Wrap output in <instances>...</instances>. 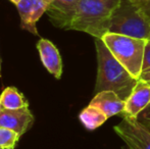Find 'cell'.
I'll list each match as a JSON object with an SVG mask.
<instances>
[{
	"mask_svg": "<svg viewBox=\"0 0 150 149\" xmlns=\"http://www.w3.org/2000/svg\"><path fill=\"white\" fill-rule=\"evenodd\" d=\"M95 48L98 68L94 93L113 91L126 101L138 84L139 80L133 77L112 55L102 39L95 38Z\"/></svg>",
	"mask_w": 150,
	"mask_h": 149,
	"instance_id": "1",
	"label": "cell"
},
{
	"mask_svg": "<svg viewBox=\"0 0 150 149\" xmlns=\"http://www.w3.org/2000/svg\"><path fill=\"white\" fill-rule=\"evenodd\" d=\"M150 72V39L147 40L144 49V57H143L142 64V74L143 73Z\"/></svg>",
	"mask_w": 150,
	"mask_h": 149,
	"instance_id": "17",
	"label": "cell"
},
{
	"mask_svg": "<svg viewBox=\"0 0 150 149\" xmlns=\"http://www.w3.org/2000/svg\"><path fill=\"white\" fill-rule=\"evenodd\" d=\"M89 105L95 106L102 110L109 119L113 115L120 114L124 112L126 101L113 91H101L95 94Z\"/></svg>",
	"mask_w": 150,
	"mask_h": 149,
	"instance_id": "10",
	"label": "cell"
},
{
	"mask_svg": "<svg viewBox=\"0 0 150 149\" xmlns=\"http://www.w3.org/2000/svg\"><path fill=\"white\" fill-rule=\"evenodd\" d=\"M32 5H33V0H21L18 4H16L21 18V28L23 30L27 31L28 29Z\"/></svg>",
	"mask_w": 150,
	"mask_h": 149,
	"instance_id": "15",
	"label": "cell"
},
{
	"mask_svg": "<svg viewBox=\"0 0 150 149\" xmlns=\"http://www.w3.org/2000/svg\"><path fill=\"white\" fill-rule=\"evenodd\" d=\"M150 104V82L139 80L138 84L131 95L126 100V106L124 112L120 113L122 117L137 119L145 108Z\"/></svg>",
	"mask_w": 150,
	"mask_h": 149,
	"instance_id": "7",
	"label": "cell"
},
{
	"mask_svg": "<svg viewBox=\"0 0 150 149\" xmlns=\"http://www.w3.org/2000/svg\"><path fill=\"white\" fill-rule=\"evenodd\" d=\"M0 77H1V60H0Z\"/></svg>",
	"mask_w": 150,
	"mask_h": 149,
	"instance_id": "21",
	"label": "cell"
},
{
	"mask_svg": "<svg viewBox=\"0 0 150 149\" xmlns=\"http://www.w3.org/2000/svg\"><path fill=\"white\" fill-rule=\"evenodd\" d=\"M120 3V0H80L69 30L101 39L108 33L111 16Z\"/></svg>",
	"mask_w": 150,
	"mask_h": 149,
	"instance_id": "2",
	"label": "cell"
},
{
	"mask_svg": "<svg viewBox=\"0 0 150 149\" xmlns=\"http://www.w3.org/2000/svg\"><path fill=\"white\" fill-rule=\"evenodd\" d=\"M141 81H144V82H150V72H147V73H143L141 75L140 79Z\"/></svg>",
	"mask_w": 150,
	"mask_h": 149,
	"instance_id": "19",
	"label": "cell"
},
{
	"mask_svg": "<svg viewBox=\"0 0 150 149\" xmlns=\"http://www.w3.org/2000/svg\"><path fill=\"white\" fill-rule=\"evenodd\" d=\"M107 115L102 110L92 105H88L79 114V119L87 130L93 131L102 126L107 121Z\"/></svg>",
	"mask_w": 150,
	"mask_h": 149,
	"instance_id": "12",
	"label": "cell"
},
{
	"mask_svg": "<svg viewBox=\"0 0 150 149\" xmlns=\"http://www.w3.org/2000/svg\"><path fill=\"white\" fill-rule=\"evenodd\" d=\"M137 119L150 130V104L138 115Z\"/></svg>",
	"mask_w": 150,
	"mask_h": 149,
	"instance_id": "18",
	"label": "cell"
},
{
	"mask_svg": "<svg viewBox=\"0 0 150 149\" xmlns=\"http://www.w3.org/2000/svg\"><path fill=\"white\" fill-rule=\"evenodd\" d=\"M9 1H10V2H12L13 4H18V2L21 1V0H9Z\"/></svg>",
	"mask_w": 150,
	"mask_h": 149,
	"instance_id": "20",
	"label": "cell"
},
{
	"mask_svg": "<svg viewBox=\"0 0 150 149\" xmlns=\"http://www.w3.org/2000/svg\"><path fill=\"white\" fill-rule=\"evenodd\" d=\"M3 109V108H2V106H1V102H0V112H1V110Z\"/></svg>",
	"mask_w": 150,
	"mask_h": 149,
	"instance_id": "22",
	"label": "cell"
},
{
	"mask_svg": "<svg viewBox=\"0 0 150 149\" xmlns=\"http://www.w3.org/2000/svg\"><path fill=\"white\" fill-rule=\"evenodd\" d=\"M80 0H50L47 16L54 27L69 30Z\"/></svg>",
	"mask_w": 150,
	"mask_h": 149,
	"instance_id": "6",
	"label": "cell"
},
{
	"mask_svg": "<svg viewBox=\"0 0 150 149\" xmlns=\"http://www.w3.org/2000/svg\"><path fill=\"white\" fill-rule=\"evenodd\" d=\"M0 102L3 109L16 110L28 108L29 102L16 87H6L0 94Z\"/></svg>",
	"mask_w": 150,
	"mask_h": 149,
	"instance_id": "11",
	"label": "cell"
},
{
	"mask_svg": "<svg viewBox=\"0 0 150 149\" xmlns=\"http://www.w3.org/2000/svg\"><path fill=\"white\" fill-rule=\"evenodd\" d=\"M101 39L112 55L130 72V74L136 79H140L147 40L115 33H106Z\"/></svg>",
	"mask_w": 150,
	"mask_h": 149,
	"instance_id": "3",
	"label": "cell"
},
{
	"mask_svg": "<svg viewBox=\"0 0 150 149\" xmlns=\"http://www.w3.org/2000/svg\"><path fill=\"white\" fill-rule=\"evenodd\" d=\"M50 7V0H33V5H32L30 20L27 31L31 34L38 36L39 33L37 31V22L41 18L44 13L47 12Z\"/></svg>",
	"mask_w": 150,
	"mask_h": 149,
	"instance_id": "13",
	"label": "cell"
},
{
	"mask_svg": "<svg viewBox=\"0 0 150 149\" xmlns=\"http://www.w3.org/2000/svg\"><path fill=\"white\" fill-rule=\"evenodd\" d=\"M108 33L148 40L150 22L131 0H120L111 16Z\"/></svg>",
	"mask_w": 150,
	"mask_h": 149,
	"instance_id": "4",
	"label": "cell"
},
{
	"mask_svg": "<svg viewBox=\"0 0 150 149\" xmlns=\"http://www.w3.org/2000/svg\"><path fill=\"white\" fill-rule=\"evenodd\" d=\"M131 1L146 16L150 22V0H131Z\"/></svg>",
	"mask_w": 150,
	"mask_h": 149,
	"instance_id": "16",
	"label": "cell"
},
{
	"mask_svg": "<svg viewBox=\"0 0 150 149\" xmlns=\"http://www.w3.org/2000/svg\"><path fill=\"white\" fill-rule=\"evenodd\" d=\"M113 130L129 149H150V130L137 119L122 117Z\"/></svg>",
	"mask_w": 150,
	"mask_h": 149,
	"instance_id": "5",
	"label": "cell"
},
{
	"mask_svg": "<svg viewBox=\"0 0 150 149\" xmlns=\"http://www.w3.org/2000/svg\"><path fill=\"white\" fill-rule=\"evenodd\" d=\"M34 119L29 107L16 110L2 109L0 112V127L12 130L23 136L33 126Z\"/></svg>",
	"mask_w": 150,
	"mask_h": 149,
	"instance_id": "8",
	"label": "cell"
},
{
	"mask_svg": "<svg viewBox=\"0 0 150 149\" xmlns=\"http://www.w3.org/2000/svg\"><path fill=\"white\" fill-rule=\"evenodd\" d=\"M149 39H150V38H149Z\"/></svg>",
	"mask_w": 150,
	"mask_h": 149,
	"instance_id": "23",
	"label": "cell"
},
{
	"mask_svg": "<svg viewBox=\"0 0 150 149\" xmlns=\"http://www.w3.org/2000/svg\"><path fill=\"white\" fill-rule=\"evenodd\" d=\"M21 137L16 132L0 127V149H14Z\"/></svg>",
	"mask_w": 150,
	"mask_h": 149,
	"instance_id": "14",
	"label": "cell"
},
{
	"mask_svg": "<svg viewBox=\"0 0 150 149\" xmlns=\"http://www.w3.org/2000/svg\"><path fill=\"white\" fill-rule=\"evenodd\" d=\"M37 50L44 68L55 79L62 76V59L57 47L48 39H40L37 42Z\"/></svg>",
	"mask_w": 150,
	"mask_h": 149,
	"instance_id": "9",
	"label": "cell"
}]
</instances>
